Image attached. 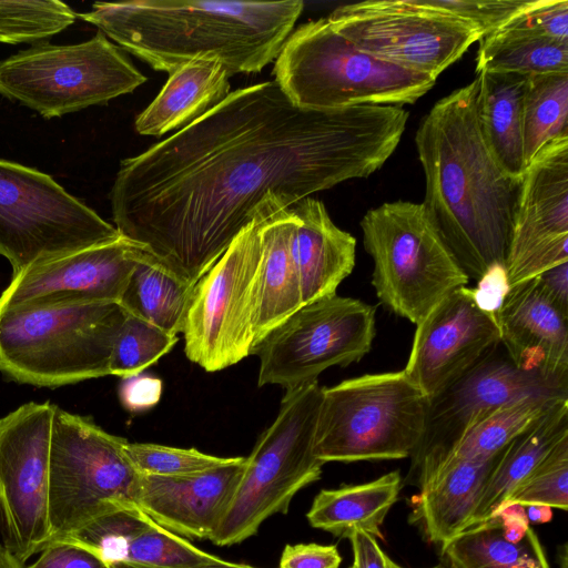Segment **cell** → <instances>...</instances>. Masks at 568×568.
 I'll return each mask as SVG.
<instances>
[{
	"label": "cell",
	"instance_id": "29",
	"mask_svg": "<svg viewBox=\"0 0 568 568\" xmlns=\"http://www.w3.org/2000/svg\"><path fill=\"white\" fill-rule=\"evenodd\" d=\"M193 288L140 247L119 304L128 314L178 336L184 328Z\"/></svg>",
	"mask_w": 568,
	"mask_h": 568
},
{
	"label": "cell",
	"instance_id": "6",
	"mask_svg": "<svg viewBox=\"0 0 568 568\" xmlns=\"http://www.w3.org/2000/svg\"><path fill=\"white\" fill-rule=\"evenodd\" d=\"M428 399L404 371L365 374L322 387L314 455L323 464L412 457Z\"/></svg>",
	"mask_w": 568,
	"mask_h": 568
},
{
	"label": "cell",
	"instance_id": "28",
	"mask_svg": "<svg viewBox=\"0 0 568 568\" xmlns=\"http://www.w3.org/2000/svg\"><path fill=\"white\" fill-rule=\"evenodd\" d=\"M400 488V473L393 470L364 484L322 489L306 518L312 527L338 537L349 538L355 530H363L383 538L381 527Z\"/></svg>",
	"mask_w": 568,
	"mask_h": 568
},
{
	"label": "cell",
	"instance_id": "42",
	"mask_svg": "<svg viewBox=\"0 0 568 568\" xmlns=\"http://www.w3.org/2000/svg\"><path fill=\"white\" fill-rule=\"evenodd\" d=\"M26 568H112L93 551L70 542L53 541Z\"/></svg>",
	"mask_w": 568,
	"mask_h": 568
},
{
	"label": "cell",
	"instance_id": "15",
	"mask_svg": "<svg viewBox=\"0 0 568 568\" xmlns=\"http://www.w3.org/2000/svg\"><path fill=\"white\" fill-rule=\"evenodd\" d=\"M57 405L30 402L0 418V532L26 565L51 542L49 468Z\"/></svg>",
	"mask_w": 568,
	"mask_h": 568
},
{
	"label": "cell",
	"instance_id": "47",
	"mask_svg": "<svg viewBox=\"0 0 568 568\" xmlns=\"http://www.w3.org/2000/svg\"><path fill=\"white\" fill-rule=\"evenodd\" d=\"M348 539L352 544L355 568H386V554L374 536L363 530H355Z\"/></svg>",
	"mask_w": 568,
	"mask_h": 568
},
{
	"label": "cell",
	"instance_id": "30",
	"mask_svg": "<svg viewBox=\"0 0 568 568\" xmlns=\"http://www.w3.org/2000/svg\"><path fill=\"white\" fill-rule=\"evenodd\" d=\"M567 394H537L508 403L471 427L446 456L422 479L463 460H487L497 456L515 437Z\"/></svg>",
	"mask_w": 568,
	"mask_h": 568
},
{
	"label": "cell",
	"instance_id": "24",
	"mask_svg": "<svg viewBox=\"0 0 568 568\" xmlns=\"http://www.w3.org/2000/svg\"><path fill=\"white\" fill-rule=\"evenodd\" d=\"M229 78L225 67L215 60H195L179 67L135 119L136 132L161 136L187 126L230 94Z\"/></svg>",
	"mask_w": 568,
	"mask_h": 568
},
{
	"label": "cell",
	"instance_id": "1",
	"mask_svg": "<svg viewBox=\"0 0 568 568\" xmlns=\"http://www.w3.org/2000/svg\"><path fill=\"white\" fill-rule=\"evenodd\" d=\"M397 105H295L280 85L240 88L187 126L121 161L115 229L194 286L271 201L288 209L394 153L408 120Z\"/></svg>",
	"mask_w": 568,
	"mask_h": 568
},
{
	"label": "cell",
	"instance_id": "46",
	"mask_svg": "<svg viewBox=\"0 0 568 568\" xmlns=\"http://www.w3.org/2000/svg\"><path fill=\"white\" fill-rule=\"evenodd\" d=\"M536 280L548 300L568 316V262L547 270Z\"/></svg>",
	"mask_w": 568,
	"mask_h": 568
},
{
	"label": "cell",
	"instance_id": "22",
	"mask_svg": "<svg viewBox=\"0 0 568 568\" xmlns=\"http://www.w3.org/2000/svg\"><path fill=\"white\" fill-rule=\"evenodd\" d=\"M290 210L294 221L292 252L305 305L336 294L355 266L356 240L334 224L320 200L308 196Z\"/></svg>",
	"mask_w": 568,
	"mask_h": 568
},
{
	"label": "cell",
	"instance_id": "11",
	"mask_svg": "<svg viewBox=\"0 0 568 568\" xmlns=\"http://www.w3.org/2000/svg\"><path fill=\"white\" fill-rule=\"evenodd\" d=\"M145 81L101 31L75 44L38 43L0 61V94L48 119L105 104Z\"/></svg>",
	"mask_w": 568,
	"mask_h": 568
},
{
	"label": "cell",
	"instance_id": "27",
	"mask_svg": "<svg viewBox=\"0 0 568 568\" xmlns=\"http://www.w3.org/2000/svg\"><path fill=\"white\" fill-rule=\"evenodd\" d=\"M293 224L288 207L267 217L261 229L263 252L254 347L303 306L300 276L292 252Z\"/></svg>",
	"mask_w": 568,
	"mask_h": 568
},
{
	"label": "cell",
	"instance_id": "32",
	"mask_svg": "<svg viewBox=\"0 0 568 568\" xmlns=\"http://www.w3.org/2000/svg\"><path fill=\"white\" fill-rule=\"evenodd\" d=\"M476 71L525 75L568 72V43L500 28L480 40Z\"/></svg>",
	"mask_w": 568,
	"mask_h": 568
},
{
	"label": "cell",
	"instance_id": "4",
	"mask_svg": "<svg viewBox=\"0 0 568 568\" xmlns=\"http://www.w3.org/2000/svg\"><path fill=\"white\" fill-rule=\"evenodd\" d=\"M125 316L118 302L0 312V373L39 387L110 375L112 348Z\"/></svg>",
	"mask_w": 568,
	"mask_h": 568
},
{
	"label": "cell",
	"instance_id": "52",
	"mask_svg": "<svg viewBox=\"0 0 568 568\" xmlns=\"http://www.w3.org/2000/svg\"><path fill=\"white\" fill-rule=\"evenodd\" d=\"M385 566L386 568H406L397 562H395L393 559H390L387 555H385ZM430 568H452L450 566H445L443 564L435 565Z\"/></svg>",
	"mask_w": 568,
	"mask_h": 568
},
{
	"label": "cell",
	"instance_id": "36",
	"mask_svg": "<svg viewBox=\"0 0 568 568\" xmlns=\"http://www.w3.org/2000/svg\"><path fill=\"white\" fill-rule=\"evenodd\" d=\"M178 339V336L126 313L112 348L110 375L124 378L142 373L166 354Z\"/></svg>",
	"mask_w": 568,
	"mask_h": 568
},
{
	"label": "cell",
	"instance_id": "16",
	"mask_svg": "<svg viewBox=\"0 0 568 568\" xmlns=\"http://www.w3.org/2000/svg\"><path fill=\"white\" fill-rule=\"evenodd\" d=\"M537 394H567L542 377L518 368L498 344L475 366L428 400L423 438L412 456L416 484L476 424L497 408Z\"/></svg>",
	"mask_w": 568,
	"mask_h": 568
},
{
	"label": "cell",
	"instance_id": "10",
	"mask_svg": "<svg viewBox=\"0 0 568 568\" xmlns=\"http://www.w3.org/2000/svg\"><path fill=\"white\" fill-rule=\"evenodd\" d=\"M284 207L268 202L194 285L183 334L186 357L206 372L227 368L255 344L261 229Z\"/></svg>",
	"mask_w": 568,
	"mask_h": 568
},
{
	"label": "cell",
	"instance_id": "51",
	"mask_svg": "<svg viewBox=\"0 0 568 568\" xmlns=\"http://www.w3.org/2000/svg\"><path fill=\"white\" fill-rule=\"evenodd\" d=\"M0 568H26V565L12 555L3 545H0Z\"/></svg>",
	"mask_w": 568,
	"mask_h": 568
},
{
	"label": "cell",
	"instance_id": "45",
	"mask_svg": "<svg viewBox=\"0 0 568 568\" xmlns=\"http://www.w3.org/2000/svg\"><path fill=\"white\" fill-rule=\"evenodd\" d=\"M508 291L509 284L504 266L490 268L477 280V285L471 288L478 306L495 316Z\"/></svg>",
	"mask_w": 568,
	"mask_h": 568
},
{
	"label": "cell",
	"instance_id": "54",
	"mask_svg": "<svg viewBox=\"0 0 568 568\" xmlns=\"http://www.w3.org/2000/svg\"><path fill=\"white\" fill-rule=\"evenodd\" d=\"M546 568H549V567H546Z\"/></svg>",
	"mask_w": 568,
	"mask_h": 568
},
{
	"label": "cell",
	"instance_id": "17",
	"mask_svg": "<svg viewBox=\"0 0 568 568\" xmlns=\"http://www.w3.org/2000/svg\"><path fill=\"white\" fill-rule=\"evenodd\" d=\"M568 262V136L527 165L505 262L509 287Z\"/></svg>",
	"mask_w": 568,
	"mask_h": 568
},
{
	"label": "cell",
	"instance_id": "38",
	"mask_svg": "<svg viewBox=\"0 0 568 568\" xmlns=\"http://www.w3.org/2000/svg\"><path fill=\"white\" fill-rule=\"evenodd\" d=\"M504 504L568 508V436L509 494ZM503 504V505H504Z\"/></svg>",
	"mask_w": 568,
	"mask_h": 568
},
{
	"label": "cell",
	"instance_id": "18",
	"mask_svg": "<svg viewBox=\"0 0 568 568\" xmlns=\"http://www.w3.org/2000/svg\"><path fill=\"white\" fill-rule=\"evenodd\" d=\"M416 326L403 371L428 400L500 344L496 316L478 306L467 286L448 294Z\"/></svg>",
	"mask_w": 568,
	"mask_h": 568
},
{
	"label": "cell",
	"instance_id": "13",
	"mask_svg": "<svg viewBox=\"0 0 568 568\" xmlns=\"http://www.w3.org/2000/svg\"><path fill=\"white\" fill-rule=\"evenodd\" d=\"M375 307L337 294L301 306L253 348L260 358L258 386L285 390L316 382L332 366L345 367L369 351Z\"/></svg>",
	"mask_w": 568,
	"mask_h": 568
},
{
	"label": "cell",
	"instance_id": "35",
	"mask_svg": "<svg viewBox=\"0 0 568 568\" xmlns=\"http://www.w3.org/2000/svg\"><path fill=\"white\" fill-rule=\"evenodd\" d=\"M221 560L154 523L130 541L122 562L149 568H199Z\"/></svg>",
	"mask_w": 568,
	"mask_h": 568
},
{
	"label": "cell",
	"instance_id": "31",
	"mask_svg": "<svg viewBox=\"0 0 568 568\" xmlns=\"http://www.w3.org/2000/svg\"><path fill=\"white\" fill-rule=\"evenodd\" d=\"M452 568H546L542 546L528 528L518 544L507 541L495 517L469 527L442 547Z\"/></svg>",
	"mask_w": 568,
	"mask_h": 568
},
{
	"label": "cell",
	"instance_id": "53",
	"mask_svg": "<svg viewBox=\"0 0 568 568\" xmlns=\"http://www.w3.org/2000/svg\"><path fill=\"white\" fill-rule=\"evenodd\" d=\"M349 568H355L353 565Z\"/></svg>",
	"mask_w": 568,
	"mask_h": 568
},
{
	"label": "cell",
	"instance_id": "3",
	"mask_svg": "<svg viewBox=\"0 0 568 568\" xmlns=\"http://www.w3.org/2000/svg\"><path fill=\"white\" fill-rule=\"evenodd\" d=\"M304 2H94L77 18L169 74L195 60L220 61L230 77L257 73L276 59Z\"/></svg>",
	"mask_w": 568,
	"mask_h": 568
},
{
	"label": "cell",
	"instance_id": "19",
	"mask_svg": "<svg viewBox=\"0 0 568 568\" xmlns=\"http://www.w3.org/2000/svg\"><path fill=\"white\" fill-rule=\"evenodd\" d=\"M140 246L116 241L33 264L12 275L0 312L24 306L118 302Z\"/></svg>",
	"mask_w": 568,
	"mask_h": 568
},
{
	"label": "cell",
	"instance_id": "40",
	"mask_svg": "<svg viewBox=\"0 0 568 568\" xmlns=\"http://www.w3.org/2000/svg\"><path fill=\"white\" fill-rule=\"evenodd\" d=\"M534 0H422L428 7L464 19L483 33L496 32L515 16L528 8Z\"/></svg>",
	"mask_w": 568,
	"mask_h": 568
},
{
	"label": "cell",
	"instance_id": "8",
	"mask_svg": "<svg viewBox=\"0 0 568 568\" xmlns=\"http://www.w3.org/2000/svg\"><path fill=\"white\" fill-rule=\"evenodd\" d=\"M361 229L378 300L415 325L469 282L420 203H383L366 212Z\"/></svg>",
	"mask_w": 568,
	"mask_h": 568
},
{
	"label": "cell",
	"instance_id": "2",
	"mask_svg": "<svg viewBox=\"0 0 568 568\" xmlns=\"http://www.w3.org/2000/svg\"><path fill=\"white\" fill-rule=\"evenodd\" d=\"M478 79L437 101L415 143L424 171L422 204L469 280L504 266L521 179L491 156L477 119Z\"/></svg>",
	"mask_w": 568,
	"mask_h": 568
},
{
	"label": "cell",
	"instance_id": "39",
	"mask_svg": "<svg viewBox=\"0 0 568 568\" xmlns=\"http://www.w3.org/2000/svg\"><path fill=\"white\" fill-rule=\"evenodd\" d=\"M126 454L139 474L168 477L199 474L234 459L209 455L195 448L149 443H128Z\"/></svg>",
	"mask_w": 568,
	"mask_h": 568
},
{
	"label": "cell",
	"instance_id": "37",
	"mask_svg": "<svg viewBox=\"0 0 568 568\" xmlns=\"http://www.w3.org/2000/svg\"><path fill=\"white\" fill-rule=\"evenodd\" d=\"M153 524L136 507L121 509L97 518L77 532L58 541L80 545L112 567L123 561L130 541Z\"/></svg>",
	"mask_w": 568,
	"mask_h": 568
},
{
	"label": "cell",
	"instance_id": "5",
	"mask_svg": "<svg viewBox=\"0 0 568 568\" xmlns=\"http://www.w3.org/2000/svg\"><path fill=\"white\" fill-rule=\"evenodd\" d=\"M273 73L295 105L311 110L402 106L416 102L436 82L359 50L327 18L304 23L288 36Z\"/></svg>",
	"mask_w": 568,
	"mask_h": 568
},
{
	"label": "cell",
	"instance_id": "26",
	"mask_svg": "<svg viewBox=\"0 0 568 568\" xmlns=\"http://www.w3.org/2000/svg\"><path fill=\"white\" fill-rule=\"evenodd\" d=\"M525 74L478 72L477 119L485 144L499 168L521 179L527 164L524 155L523 99Z\"/></svg>",
	"mask_w": 568,
	"mask_h": 568
},
{
	"label": "cell",
	"instance_id": "23",
	"mask_svg": "<svg viewBox=\"0 0 568 568\" xmlns=\"http://www.w3.org/2000/svg\"><path fill=\"white\" fill-rule=\"evenodd\" d=\"M500 453L487 460L456 462L428 476L418 485L409 521L440 547L466 530Z\"/></svg>",
	"mask_w": 568,
	"mask_h": 568
},
{
	"label": "cell",
	"instance_id": "41",
	"mask_svg": "<svg viewBox=\"0 0 568 568\" xmlns=\"http://www.w3.org/2000/svg\"><path fill=\"white\" fill-rule=\"evenodd\" d=\"M501 28L568 43V1L534 0Z\"/></svg>",
	"mask_w": 568,
	"mask_h": 568
},
{
	"label": "cell",
	"instance_id": "25",
	"mask_svg": "<svg viewBox=\"0 0 568 568\" xmlns=\"http://www.w3.org/2000/svg\"><path fill=\"white\" fill-rule=\"evenodd\" d=\"M568 436V398L558 400L500 453L468 524L488 520L518 486Z\"/></svg>",
	"mask_w": 568,
	"mask_h": 568
},
{
	"label": "cell",
	"instance_id": "12",
	"mask_svg": "<svg viewBox=\"0 0 568 568\" xmlns=\"http://www.w3.org/2000/svg\"><path fill=\"white\" fill-rule=\"evenodd\" d=\"M120 237L115 226L50 175L0 160V255L10 262L12 275Z\"/></svg>",
	"mask_w": 568,
	"mask_h": 568
},
{
	"label": "cell",
	"instance_id": "33",
	"mask_svg": "<svg viewBox=\"0 0 568 568\" xmlns=\"http://www.w3.org/2000/svg\"><path fill=\"white\" fill-rule=\"evenodd\" d=\"M568 136V72L527 77L523 99L525 162L549 142Z\"/></svg>",
	"mask_w": 568,
	"mask_h": 568
},
{
	"label": "cell",
	"instance_id": "50",
	"mask_svg": "<svg viewBox=\"0 0 568 568\" xmlns=\"http://www.w3.org/2000/svg\"><path fill=\"white\" fill-rule=\"evenodd\" d=\"M112 568H149V567H142V566H136V565L126 564V562H119V564L113 565ZM199 568H257V567H253V566L246 565V564L232 562V561L222 559L221 561H219L216 564L207 565V566H203V567H199Z\"/></svg>",
	"mask_w": 568,
	"mask_h": 568
},
{
	"label": "cell",
	"instance_id": "20",
	"mask_svg": "<svg viewBox=\"0 0 568 568\" xmlns=\"http://www.w3.org/2000/svg\"><path fill=\"white\" fill-rule=\"evenodd\" d=\"M245 457L186 476L139 474L133 505L158 526L181 537L211 539L240 481Z\"/></svg>",
	"mask_w": 568,
	"mask_h": 568
},
{
	"label": "cell",
	"instance_id": "14",
	"mask_svg": "<svg viewBox=\"0 0 568 568\" xmlns=\"http://www.w3.org/2000/svg\"><path fill=\"white\" fill-rule=\"evenodd\" d=\"M327 20L359 50L434 79L483 39L470 22L422 0L343 4Z\"/></svg>",
	"mask_w": 568,
	"mask_h": 568
},
{
	"label": "cell",
	"instance_id": "48",
	"mask_svg": "<svg viewBox=\"0 0 568 568\" xmlns=\"http://www.w3.org/2000/svg\"><path fill=\"white\" fill-rule=\"evenodd\" d=\"M491 517L497 519L501 534L507 541L518 544L525 539L529 528L525 506L520 504H504Z\"/></svg>",
	"mask_w": 568,
	"mask_h": 568
},
{
	"label": "cell",
	"instance_id": "34",
	"mask_svg": "<svg viewBox=\"0 0 568 568\" xmlns=\"http://www.w3.org/2000/svg\"><path fill=\"white\" fill-rule=\"evenodd\" d=\"M77 19L65 3L51 1H0V42L43 43Z\"/></svg>",
	"mask_w": 568,
	"mask_h": 568
},
{
	"label": "cell",
	"instance_id": "21",
	"mask_svg": "<svg viewBox=\"0 0 568 568\" xmlns=\"http://www.w3.org/2000/svg\"><path fill=\"white\" fill-rule=\"evenodd\" d=\"M496 320L500 344L518 368L568 389V316L536 277L509 287Z\"/></svg>",
	"mask_w": 568,
	"mask_h": 568
},
{
	"label": "cell",
	"instance_id": "44",
	"mask_svg": "<svg viewBox=\"0 0 568 568\" xmlns=\"http://www.w3.org/2000/svg\"><path fill=\"white\" fill-rule=\"evenodd\" d=\"M162 381L142 373L122 378L119 399L132 413L149 409L158 404L162 395Z\"/></svg>",
	"mask_w": 568,
	"mask_h": 568
},
{
	"label": "cell",
	"instance_id": "43",
	"mask_svg": "<svg viewBox=\"0 0 568 568\" xmlns=\"http://www.w3.org/2000/svg\"><path fill=\"white\" fill-rule=\"evenodd\" d=\"M342 557L335 545H286L277 568H339Z\"/></svg>",
	"mask_w": 568,
	"mask_h": 568
},
{
	"label": "cell",
	"instance_id": "9",
	"mask_svg": "<svg viewBox=\"0 0 568 568\" xmlns=\"http://www.w3.org/2000/svg\"><path fill=\"white\" fill-rule=\"evenodd\" d=\"M128 443L90 417L55 407L48 495L51 542L101 516L135 507L139 473L126 454Z\"/></svg>",
	"mask_w": 568,
	"mask_h": 568
},
{
	"label": "cell",
	"instance_id": "49",
	"mask_svg": "<svg viewBox=\"0 0 568 568\" xmlns=\"http://www.w3.org/2000/svg\"><path fill=\"white\" fill-rule=\"evenodd\" d=\"M526 515L529 523L546 524L552 519V508L545 505L525 506Z\"/></svg>",
	"mask_w": 568,
	"mask_h": 568
},
{
	"label": "cell",
	"instance_id": "7",
	"mask_svg": "<svg viewBox=\"0 0 568 568\" xmlns=\"http://www.w3.org/2000/svg\"><path fill=\"white\" fill-rule=\"evenodd\" d=\"M321 399L317 381L285 392L276 418L245 457L232 500L210 541H244L268 517L286 514L297 491L321 478L324 464L314 455Z\"/></svg>",
	"mask_w": 568,
	"mask_h": 568
}]
</instances>
